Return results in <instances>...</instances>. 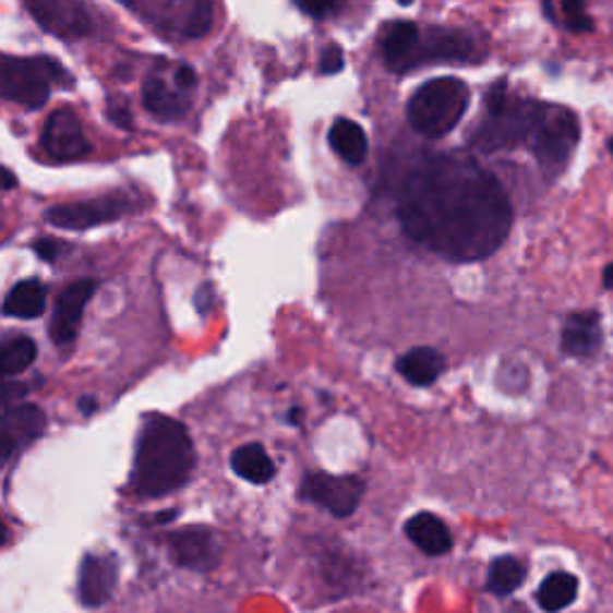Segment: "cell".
I'll return each mask as SVG.
<instances>
[{
    "label": "cell",
    "instance_id": "1",
    "mask_svg": "<svg viewBox=\"0 0 613 613\" xmlns=\"http://www.w3.org/2000/svg\"><path fill=\"white\" fill-rule=\"evenodd\" d=\"M406 236L453 262H482L504 244L513 208L498 180L465 154L432 156L400 194Z\"/></svg>",
    "mask_w": 613,
    "mask_h": 613
},
{
    "label": "cell",
    "instance_id": "2",
    "mask_svg": "<svg viewBox=\"0 0 613 613\" xmlns=\"http://www.w3.org/2000/svg\"><path fill=\"white\" fill-rule=\"evenodd\" d=\"M194 448L185 424L152 414L142 424L132 465V486L142 496H164L190 480Z\"/></svg>",
    "mask_w": 613,
    "mask_h": 613
},
{
    "label": "cell",
    "instance_id": "3",
    "mask_svg": "<svg viewBox=\"0 0 613 613\" xmlns=\"http://www.w3.org/2000/svg\"><path fill=\"white\" fill-rule=\"evenodd\" d=\"M470 87L458 77H436L424 82L408 101V122L422 137L438 140L460 125L468 113Z\"/></svg>",
    "mask_w": 613,
    "mask_h": 613
},
{
    "label": "cell",
    "instance_id": "4",
    "mask_svg": "<svg viewBox=\"0 0 613 613\" xmlns=\"http://www.w3.org/2000/svg\"><path fill=\"white\" fill-rule=\"evenodd\" d=\"M527 142L542 173L549 180H556L568 168L580 142V118L568 106L539 104Z\"/></svg>",
    "mask_w": 613,
    "mask_h": 613
},
{
    "label": "cell",
    "instance_id": "5",
    "mask_svg": "<svg viewBox=\"0 0 613 613\" xmlns=\"http://www.w3.org/2000/svg\"><path fill=\"white\" fill-rule=\"evenodd\" d=\"M65 80L60 63L51 58L0 56V99L24 108H41L51 96V84Z\"/></svg>",
    "mask_w": 613,
    "mask_h": 613
},
{
    "label": "cell",
    "instance_id": "6",
    "mask_svg": "<svg viewBox=\"0 0 613 613\" xmlns=\"http://www.w3.org/2000/svg\"><path fill=\"white\" fill-rule=\"evenodd\" d=\"M539 104L520 99V96H508V99L496 106L486 108V120L472 134V146L494 154L501 149H510L530 137V130L534 125Z\"/></svg>",
    "mask_w": 613,
    "mask_h": 613
},
{
    "label": "cell",
    "instance_id": "7",
    "mask_svg": "<svg viewBox=\"0 0 613 613\" xmlns=\"http://www.w3.org/2000/svg\"><path fill=\"white\" fill-rule=\"evenodd\" d=\"M366 484L358 474L310 472L304 477L300 496L310 504L324 508L334 518H350L360 508Z\"/></svg>",
    "mask_w": 613,
    "mask_h": 613
},
{
    "label": "cell",
    "instance_id": "8",
    "mask_svg": "<svg viewBox=\"0 0 613 613\" xmlns=\"http://www.w3.org/2000/svg\"><path fill=\"white\" fill-rule=\"evenodd\" d=\"M128 212H130V204L125 197H101L92 202L48 208L46 220L63 230H89L104 224H113V220L125 216Z\"/></svg>",
    "mask_w": 613,
    "mask_h": 613
},
{
    "label": "cell",
    "instance_id": "9",
    "mask_svg": "<svg viewBox=\"0 0 613 613\" xmlns=\"http://www.w3.org/2000/svg\"><path fill=\"white\" fill-rule=\"evenodd\" d=\"M477 46L465 32L458 29H441L429 27L420 32V41H417V51L412 60V70L424 63H468L477 60Z\"/></svg>",
    "mask_w": 613,
    "mask_h": 613
},
{
    "label": "cell",
    "instance_id": "10",
    "mask_svg": "<svg viewBox=\"0 0 613 613\" xmlns=\"http://www.w3.org/2000/svg\"><path fill=\"white\" fill-rule=\"evenodd\" d=\"M168 551L178 566L190 570H212L220 558L216 534L208 527H182L168 534Z\"/></svg>",
    "mask_w": 613,
    "mask_h": 613
},
{
    "label": "cell",
    "instance_id": "11",
    "mask_svg": "<svg viewBox=\"0 0 613 613\" xmlns=\"http://www.w3.org/2000/svg\"><path fill=\"white\" fill-rule=\"evenodd\" d=\"M41 144L46 154L56 158V161H75L89 152V142L84 137L80 118L68 108H58L48 116Z\"/></svg>",
    "mask_w": 613,
    "mask_h": 613
},
{
    "label": "cell",
    "instance_id": "12",
    "mask_svg": "<svg viewBox=\"0 0 613 613\" xmlns=\"http://www.w3.org/2000/svg\"><path fill=\"white\" fill-rule=\"evenodd\" d=\"M46 429V414L36 406H15L0 412V465L39 438Z\"/></svg>",
    "mask_w": 613,
    "mask_h": 613
},
{
    "label": "cell",
    "instance_id": "13",
    "mask_svg": "<svg viewBox=\"0 0 613 613\" xmlns=\"http://www.w3.org/2000/svg\"><path fill=\"white\" fill-rule=\"evenodd\" d=\"M36 22L63 39H77L89 32V12L82 0H27Z\"/></svg>",
    "mask_w": 613,
    "mask_h": 613
},
{
    "label": "cell",
    "instance_id": "14",
    "mask_svg": "<svg viewBox=\"0 0 613 613\" xmlns=\"http://www.w3.org/2000/svg\"><path fill=\"white\" fill-rule=\"evenodd\" d=\"M94 292H96V280H87V278L77 280V284H72L70 288L60 292L51 318V338L56 346H68V342L77 338L84 306L89 304Z\"/></svg>",
    "mask_w": 613,
    "mask_h": 613
},
{
    "label": "cell",
    "instance_id": "15",
    "mask_svg": "<svg viewBox=\"0 0 613 613\" xmlns=\"http://www.w3.org/2000/svg\"><path fill=\"white\" fill-rule=\"evenodd\" d=\"M402 532L410 539V544L420 549L429 558L448 556L456 549V537H453L448 522L432 510L410 515L406 525H402Z\"/></svg>",
    "mask_w": 613,
    "mask_h": 613
},
{
    "label": "cell",
    "instance_id": "16",
    "mask_svg": "<svg viewBox=\"0 0 613 613\" xmlns=\"http://www.w3.org/2000/svg\"><path fill=\"white\" fill-rule=\"evenodd\" d=\"M604 330L597 312H573L561 330V352L566 358L590 360L602 350Z\"/></svg>",
    "mask_w": 613,
    "mask_h": 613
},
{
    "label": "cell",
    "instance_id": "17",
    "mask_svg": "<svg viewBox=\"0 0 613 613\" xmlns=\"http://www.w3.org/2000/svg\"><path fill=\"white\" fill-rule=\"evenodd\" d=\"M118 585V561L116 556H84L80 566V599L84 606H101L113 594Z\"/></svg>",
    "mask_w": 613,
    "mask_h": 613
},
{
    "label": "cell",
    "instance_id": "18",
    "mask_svg": "<svg viewBox=\"0 0 613 613\" xmlns=\"http://www.w3.org/2000/svg\"><path fill=\"white\" fill-rule=\"evenodd\" d=\"M396 372L406 378L410 386L429 388L446 372V358L436 348L420 346L400 354L396 360Z\"/></svg>",
    "mask_w": 613,
    "mask_h": 613
},
{
    "label": "cell",
    "instance_id": "19",
    "mask_svg": "<svg viewBox=\"0 0 613 613\" xmlns=\"http://www.w3.org/2000/svg\"><path fill=\"white\" fill-rule=\"evenodd\" d=\"M580 597V578L568 570H551L534 590V602L544 613L570 609Z\"/></svg>",
    "mask_w": 613,
    "mask_h": 613
},
{
    "label": "cell",
    "instance_id": "20",
    "mask_svg": "<svg viewBox=\"0 0 613 613\" xmlns=\"http://www.w3.org/2000/svg\"><path fill=\"white\" fill-rule=\"evenodd\" d=\"M417 41H420V27H417V24L412 22L390 24L382 41V51L388 70L394 72L412 70Z\"/></svg>",
    "mask_w": 613,
    "mask_h": 613
},
{
    "label": "cell",
    "instance_id": "21",
    "mask_svg": "<svg viewBox=\"0 0 613 613\" xmlns=\"http://www.w3.org/2000/svg\"><path fill=\"white\" fill-rule=\"evenodd\" d=\"M527 561L515 554L496 556L486 568V592L494 594L496 599H506L520 590L527 580Z\"/></svg>",
    "mask_w": 613,
    "mask_h": 613
},
{
    "label": "cell",
    "instance_id": "22",
    "mask_svg": "<svg viewBox=\"0 0 613 613\" xmlns=\"http://www.w3.org/2000/svg\"><path fill=\"white\" fill-rule=\"evenodd\" d=\"M328 142H330V149L350 166L364 164L366 152H370V142H366L364 130L358 125V122L348 118H338L334 122V128L328 132Z\"/></svg>",
    "mask_w": 613,
    "mask_h": 613
},
{
    "label": "cell",
    "instance_id": "23",
    "mask_svg": "<svg viewBox=\"0 0 613 613\" xmlns=\"http://www.w3.org/2000/svg\"><path fill=\"white\" fill-rule=\"evenodd\" d=\"M144 108L158 120H178L188 113V101L178 92L168 87L164 80L149 77L142 87Z\"/></svg>",
    "mask_w": 613,
    "mask_h": 613
},
{
    "label": "cell",
    "instance_id": "24",
    "mask_svg": "<svg viewBox=\"0 0 613 613\" xmlns=\"http://www.w3.org/2000/svg\"><path fill=\"white\" fill-rule=\"evenodd\" d=\"M232 470H236L242 480L252 484H266L274 480L276 465L268 458L262 444H244L236 453H232Z\"/></svg>",
    "mask_w": 613,
    "mask_h": 613
},
{
    "label": "cell",
    "instance_id": "25",
    "mask_svg": "<svg viewBox=\"0 0 613 613\" xmlns=\"http://www.w3.org/2000/svg\"><path fill=\"white\" fill-rule=\"evenodd\" d=\"M46 310V288L39 280H20V284L8 292L3 314L15 318H36Z\"/></svg>",
    "mask_w": 613,
    "mask_h": 613
},
{
    "label": "cell",
    "instance_id": "26",
    "mask_svg": "<svg viewBox=\"0 0 613 613\" xmlns=\"http://www.w3.org/2000/svg\"><path fill=\"white\" fill-rule=\"evenodd\" d=\"M36 360V342L27 336H15L0 342V374L15 376L29 370Z\"/></svg>",
    "mask_w": 613,
    "mask_h": 613
},
{
    "label": "cell",
    "instance_id": "27",
    "mask_svg": "<svg viewBox=\"0 0 613 613\" xmlns=\"http://www.w3.org/2000/svg\"><path fill=\"white\" fill-rule=\"evenodd\" d=\"M561 12L573 32H590L594 27L585 10V0H561Z\"/></svg>",
    "mask_w": 613,
    "mask_h": 613
},
{
    "label": "cell",
    "instance_id": "28",
    "mask_svg": "<svg viewBox=\"0 0 613 613\" xmlns=\"http://www.w3.org/2000/svg\"><path fill=\"white\" fill-rule=\"evenodd\" d=\"M212 22H214L212 3H208V0H197V5L192 8L190 17H188L185 34L188 36H202V34L208 32V27H212Z\"/></svg>",
    "mask_w": 613,
    "mask_h": 613
},
{
    "label": "cell",
    "instance_id": "29",
    "mask_svg": "<svg viewBox=\"0 0 613 613\" xmlns=\"http://www.w3.org/2000/svg\"><path fill=\"white\" fill-rule=\"evenodd\" d=\"M342 65H346V56H342V48L336 46V44L326 46L322 58H318V68H322L324 75H336V72L342 70Z\"/></svg>",
    "mask_w": 613,
    "mask_h": 613
},
{
    "label": "cell",
    "instance_id": "30",
    "mask_svg": "<svg viewBox=\"0 0 613 613\" xmlns=\"http://www.w3.org/2000/svg\"><path fill=\"white\" fill-rule=\"evenodd\" d=\"M24 394H27V386L20 382H12V378L5 374H0V408L8 406V402L20 400Z\"/></svg>",
    "mask_w": 613,
    "mask_h": 613
},
{
    "label": "cell",
    "instance_id": "31",
    "mask_svg": "<svg viewBox=\"0 0 613 613\" xmlns=\"http://www.w3.org/2000/svg\"><path fill=\"white\" fill-rule=\"evenodd\" d=\"M292 3L300 5L310 17L322 20V17L330 15V12L336 10L338 0H292Z\"/></svg>",
    "mask_w": 613,
    "mask_h": 613
},
{
    "label": "cell",
    "instance_id": "32",
    "mask_svg": "<svg viewBox=\"0 0 613 613\" xmlns=\"http://www.w3.org/2000/svg\"><path fill=\"white\" fill-rule=\"evenodd\" d=\"M34 252L39 254L44 262H53L56 256H58V252H60V244L56 240H39V242L34 244Z\"/></svg>",
    "mask_w": 613,
    "mask_h": 613
},
{
    "label": "cell",
    "instance_id": "33",
    "mask_svg": "<svg viewBox=\"0 0 613 613\" xmlns=\"http://www.w3.org/2000/svg\"><path fill=\"white\" fill-rule=\"evenodd\" d=\"M176 80H178V87H180V89H192L194 84H197V72H194V70L188 68V65H182V68L176 72Z\"/></svg>",
    "mask_w": 613,
    "mask_h": 613
},
{
    "label": "cell",
    "instance_id": "34",
    "mask_svg": "<svg viewBox=\"0 0 613 613\" xmlns=\"http://www.w3.org/2000/svg\"><path fill=\"white\" fill-rule=\"evenodd\" d=\"M108 118L113 120V122H118L120 128H130V113H128V108L125 106H113L108 110Z\"/></svg>",
    "mask_w": 613,
    "mask_h": 613
},
{
    "label": "cell",
    "instance_id": "35",
    "mask_svg": "<svg viewBox=\"0 0 613 613\" xmlns=\"http://www.w3.org/2000/svg\"><path fill=\"white\" fill-rule=\"evenodd\" d=\"M10 188H15V176H12L8 168L0 166V190H10Z\"/></svg>",
    "mask_w": 613,
    "mask_h": 613
},
{
    "label": "cell",
    "instance_id": "36",
    "mask_svg": "<svg viewBox=\"0 0 613 613\" xmlns=\"http://www.w3.org/2000/svg\"><path fill=\"white\" fill-rule=\"evenodd\" d=\"M604 288H613V262L604 268Z\"/></svg>",
    "mask_w": 613,
    "mask_h": 613
},
{
    "label": "cell",
    "instance_id": "37",
    "mask_svg": "<svg viewBox=\"0 0 613 613\" xmlns=\"http://www.w3.org/2000/svg\"><path fill=\"white\" fill-rule=\"evenodd\" d=\"M80 408H82L84 412H92L96 406H94V400H92V398H89V400H87V398H82V400H80Z\"/></svg>",
    "mask_w": 613,
    "mask_h": 613
},
{
    "label": "cell",
    "instance_id": "38",
    "mask_svg": "<svg viewBox=\"0 0 613 613\" xmlns=\"http://www.w3.org/2000/svg\"><path fill=\"white\" fill-rule=\"evenodd\" d=\"M504 613H530V611H527L522 604H513V606H508Z\"/></svg>",
    "mask_w": 613,
    "mask_h": 613
},
{
    "label": "cell",
    "instance_id": "39",
    "mask_svg": "<svg viewBox=\"0 0 613 613\" xmlns=\"http://www.w3.org/2000/svg\"><path fill=\"white\" fill-rule=\"evenodd\" d=\"M8 539V530H5V525H3V518H0V544H3Z\"/></svg>",
    "mask_w": 613,
    "mask_h": 613
},
{
    "label": "cell",
    "instance_id": "40",
    "mask_svg": "<svg viewBox=\"0 0 613 613\" xmlns=\"http://www.w3.org/2000/svg\"><path fill=\"white\" fill-rule=\"evenodd\" d=\"M609 149H611V154H613V140L609 142Z\"/></svg>",
    "mask_w": 613,
    "mask_h": 613
},
{
    "label": "cell",
    "instance_id": "41",
    "mask_svg": "<svg viewBox=\"0 0 613 613\" xmlns=\"http://www.w3.org/2000/svg\"><path fill=\"white\" fill-rule=\"evenodd\" d=\"M122 3H132V0H122Z\"/></svg>",
    "mask_w": 613,
    "mask_h": 613
}]
</instances>
